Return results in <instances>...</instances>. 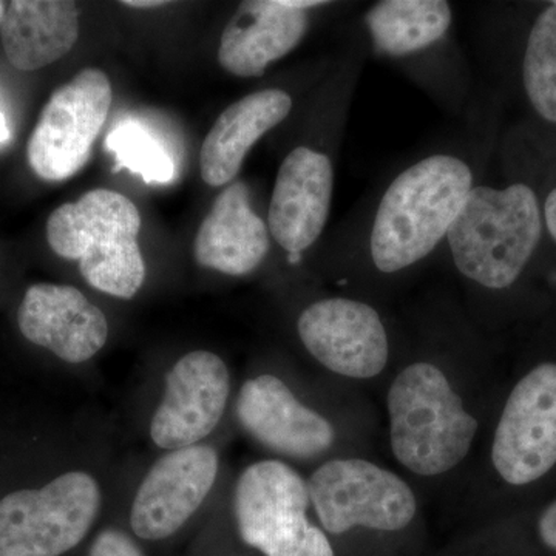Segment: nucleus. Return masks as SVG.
Segmentation results:
<instances>
[{
    "mask_svg": "<svg viewBox=\"0 0 556 556\" xmlns=\"http://www.w3.org/2000/svg\"><path fill=\"white\" fill-rule=\"evenodd\" d=\"M268 225L255 214L243 181H232L212 204L193 243L201 268L230 277L254 273L269 254Z\"/></svg>",
    "mask_w": 556,
    "mask_h": 556,
    "instance_id": "obj_17",
    "label": "nucleus"
},
{
    "mask_svg": "<svg viewBox=\"0 0 556 556\" xmlns=\"http://www.w3.org/2000/svg\"><path fill=\"white\" fill-rule=\"evenodd\" d=\"M551 3H552V5H555V7H556V0H555V2H551Z\"/></svg>",
    "mask_w": 556,
    "mask_h": 556,
    "instance_id": "obj_30",
    "label": "nucleus"
},
{
    "mask_svg": "<svg viewBox=\"0 0 556 556\" xmlns=\"http://www.w3.org/2000/svg\"><path fill=\"white\" fill-rule=\"evenodd\" d=\"M306 351L336 375L353 379L378 376L388 362L387 329L367 303L331 298L311 303L298 320Z\"/></svg>",
    "mask_w": 556,
    "mask_h": 556,
    "instance_id": "obj_12",
    "label": "nucleus"
},
{
    "mask_svg": "<svg viewBox=\"0 0 556 556\" xmlns=\"http://www.w3.org/2000/svg\"><path fill=\"white\" fill-rule=\"evenodd\" d=\"M233 415L244 431L276 455L313 459L331 448L334 427L303 404L283 379L260 375L244 380L233 401Z\"/></svg>",
    "mask_w": 556,
    "mask_h": 556,
    "instance_id": "obj_13",
    "label": "nucleus"
},
{
    "mask_svg": "<svg viewBox=\"0 0 556 556\" xmlns=\"http://www.w3.org/2000/svg\"><path fill=\"white\" fill-rule=\"evenodd\" d=\"M108 148L115 153L119 167L141 175L146 182L166 185L174 178L169 153L138 121H124L110 131Z\"/></svg>",
    "mask_w": 556,
    "mask_h": 556,
    "instance_id": "obj_22",
    "label": "nucleus"
},
{
    "mask_svg": "<svg viewBox=\"0 0 556 556\" xmlns=\"http://www.w3.org/2000/svg\"><path fill=\"white\" fill-rule=\"evenodd\" d=\"M538 529H540L541 540L544 541V544L556 551V501L541 515Z\"/></svg>",
    "mask_w": 556,
    "mask_h": 556,
    "instance_id": "obj_25",
    "label": "nucleus"
},
{
    "mask_svg": "<svg viewBox=\"0 0 556 556\" xmlns=\"http://www.w3.org/2000/svg\"><path fill=\"white\" fill-rule=\"evenodd\" d=\"M543 225L535 190L525 182L475 186L445 241L464 277L482 288L506 289L535 254Z\"/></svg>",
    "mask_w": 556,
    "mask_h": 556,
    "instance_id": "obj_2",
    "label": "nucleus"
},
{
    "mask_svg": "<svg viewBox=\"0 0 556 556\" xmlns=\"http://www.w3.org/2000/svg\"><path fill=\"white\" fill-rule=\"evenodd\" d=\"M10 64L31 72L53 64L79 38L78 10L65 0H13L0 25Z\"/></svg>",
    "mask_w": 556,
    "mask_h": 556,
    "instance_id": "obj_19",
    "label": "nucleus"
},
{
    "mask_svg": "<svg viewBox=\"0 0 556 556\" xmlns=\"http://www.w3.org/2000/svg\"><path fill=\"white\" fill-rule=\"evenodd\" d=\"M222 475L211 442L160 453L139 477L129 501V532L160 543L181 532L207 506Z\"/></svg>",
    "mask_w": 556,
    "mask_h": 556,
    "instance_id": "obj_7",
    "label": "nucleus"
},
{
    "mask_svg": "<svg viewBox=\"0 0 556 556\" xmlns=\"http://www.w3.org/2000/svg\"><path fill=\"white\" fill-rule=\"evenodd\" d=\"M141 215L134 201L109 189H94L62 204L47 222L54 254L78 260L89 287L110 298L131 300L146 281L138 244Z\"/></svg>",
    "mask_w": 556,
    "mask_h": 556,
    "instance_id": "obj_3",
    "label": "nucleus"
},
{
    "mask_svg": "<svg viewBox=\"0 0 556 556\" xmlns=\"http://www.w3.org/2000/svg\"><path fill=\"white\" fill-rule=\"evenodd\" d=\"M388 413L394 456L420 477L459 466L477 437L478 420L466 412L444 372L426 362L409 365L394 379Z\"/></svg>",
    "mask_w": 556,
    "mask_h": 556,
    "instance_id": "obj_4",
    "label": "nucleus"
},
{
    "mask_svg": "<svg viewBox=\"0 0 556 556\" xmlns=\"http://www.w3.org/2000/svg\"><path fill=\"white\" fill-rule=\"evenodd\" d=\"M311 506L321 526L340 535L353 527L396 532L416 515V497L396 475L362 459L325 463L308 481Z\"/></svg>",
    "mask_w": 556,
    "mask_h": 556,
    "instance_id": "obj_8",
    "label": "nucleus"
},
{
    "mask_svg": "<svg viewBox=\"0 0 556 556\" xmlns=\"http://www.w3.org/2000/svg\"><path fill=\"white\" fill-rule=\"evenodd\" d=\"M470 164L452 153H433L388 185L369 228L376 269L396 274L433 254L475 188Z\"/></svg>",
    "mask_w": 556,
    "mask_h": 556,
    "instance_id": "obj_1",
    "label": "nucleus"
},
{
    "mask_svg": "<svg viewBox=\"0 0 556 556\" xmlns=\"http://www.w3.org/2000/svg\"><path fill=\"white\" fill-rule=\"evenodd\" d=\"M17 324L28 342L68 365L89 364L110 336L104 311L70 285H33L22 299Z\"/></svg>",
    "mask_w": 556,
    "mask_h": 556,
    "instance_id": "obj_15",
    "label": "nucleus"
},
{
    "mask_svg": "<svg viewBox=\"0 0 556 556\" xmlns=\"http://www.w3.org/2000/svg\"><path fill=\"white\" fill-rule=\"evenodd\" d=\"M543 219L548 233L556 243V188L548 192L547 199L544 201Z\"/></svg>",
    "mask_w": 556,
    "mask_h": 556,
    "instance_id": "obj_26",
    "label": "nucleus"
},
{
    "mask_svg": "<svg viewBox=\"0 0 556 556\" xmlns=\"http://www.w3.org/2000/svg\"><path fill=\"white\" fill-rule=\"evenodd\" d=\"M108 501L102 477L83 464L40 486L0 497V556H62L90 535Z\"/></svg>",
    "mask_w": 556,
    "mask_h": 556,
    "instance_id": "obj_5",
    "label": "nucleus"
},
{
    "mask_svg": "<svg viewBox=\"0 0 556 556\" xmlns=\"http://www.w3.org/2000/svg\"><path fill=\"white\" fill-rule=\"evenodd\" d=\"M522 86L533 110L556 124V7L541 11L527 38Z\"/></svg>",
    "mask_w": 556,
    "mask_h": 556,
    "instance_id": "obj_21",
    "label": "nucleus"
},
{
    "mask_svg": "<svg viewBox=\"0 0 556 556\" xmlns=\"http://www.w3.org/2000/svg\"><path fill=\"white\" fill-rule=\"evenodd\" d=\"M7 5L0 2V25H2L3 16H5Z\"/></svg>",
    "mask_w": 556,
    "mask_h": 556,
    "instance_id": "obj_29",
    "label": "nucleus"
},
{
    "mask_svg": "<svg viewBox=\"0 0 556 556\" xmlns=\"http://www.w3.org/2000/svg\"><path fill=\"white\" fill-rule=\"evenodd\" d=\"M334 195V166L327 153L299 146L278 169L268 228L291 262L308 251L327 226Z\"/></svg>",
    "mask_w": 556,
    "mask_h": 556,
    "instance_id": "obj_14",
    "label": "nucleus"
},
{
    "mask_svg": "<svg viewBox=\"0 0 556 556\" xmlns=\"http://www.w3.org/2000/svg\"><path fill=\"white\" fill-rule=\"evenodd\" d=\"M298 556H334V551L327 535L318 527L313 526Z\"/></svg>",
    "mask_w": 556,
    "mask_h": 556,
    "instance_id": "obj_24",
    "label": "nucleus"
},
{
    "mask_svg": "<svg viewBox=\"0 0 556 556\" xmlns=\"http://www.w3.org/2000/svg\"><path fill=\"white\" fill-rule=\"evenodd\" d=\"M112 98V84L100 68L80 70L51 94L27 149L28 163L39 178L64 181L86 166Z\"/></svg>",
    "mask_w": 556,
    "mask_h": 556,
    "instance_id": "obj_9",
    "label": "nucleus"
},
{
    "mask_svg": "<svg viewBox=\"0 0 556 556\" xmlns=\"http://www.w3.org/2000/svg\"><path fill=\"white\" fill-rule=\"evenodd\" d=\"M325 5L318 0L241 2L219 39V65L239 78H260L273 62L298 49L308 31V11Z\"/></svg>",
    "mask_w": 556,
    "mask_h": 556,
    "instance_id": "obj_16",
    "label": "nucleus"
},
{
    "mask_svg": "<svg viewBox=\"0 0 556 556\" xmlns=\"http://www.w3.org/2000/svg\"><path fill=\"white\" fill-rule=\"evenodd\" d=\"M372 46L388 58H407L433 49L453 24L445 0H382L365 14Z\"/></svg>",
    "mask_w": 556,
    "mask_h": 556,
    "instance_id": "obj_20",
    "label": "nucleus"
},
{
    "mask_svg": "<svg viewBox=\"0 0 556 556\" xmlns=\"http://www.w3.org/2000/svg\"><path fill=\"white\" fill-rule=\"evenodd\" d=\"M292 105V98L280 89L254 91L230 104L215 121L201 148L204 182L212 188L230 185L252 146L283 123Z\"/></svg>",
    "mask_w": 556,
    "mask_h": 556,
    "instance_id": "obj_18",
    "label": "nucleus"
},
{
    "mask_svg": "<svg viewBox=\"0 0 556 556\" xmlns=\"http://www.w3.org/2000/svg\"><path fill=\"white\" fill-rule=\"evenodd\" d=\"M308 482L283 460L263 459L244 468L232 492L237 530L265 556H298L311 525Z\"/></svg>",
    "mask_w": 556,
    "mask_h": 556,
    "instance_id": "obj_10",
    "label": "nucleus"
},
{
    "mask_svg": "<svg viewBox=\"0 0 556 556\" xmlns=\"http://www.w3.org/2000/svg\"><path fill=\"white\" fill-rule=\"evenodd\" d=\"M232 399L228 364L214 351L179 356L161 378L160 393L146 420V437L159 453L208 442Z\"/></svg>",
    "mask_w": 556,
    "mask_h": 556,
    "instance_id": "obj_6",
    "label": "nucleus"
},
{
    "mask_svg": "<svg viewBox=\"0 0 556 556\" xmlns=\"http://www.w3.org/2000/svg\"><path fill=\"white\" fill-rule=\"evenodd\" d=\"M492 460L511 485L538 481L556 464V364H541L507 399L493 439Z\"/></svg>",
    "mask_w": 556,
    "mask_h": 556,
    "instance_id": "obj_11",
    "label": "nucleus"
},
{
    "mask_svg": "<svg viewBox=\"0 0 556 556\" xmlns=\"http://www.w3.org/2000/svg\"><path fill=\"white\" fill-rule=\"evenodd\" d=\"M89 556H146L129 530L109 526L100 530L89 547Z\"/></svg>",
    "mask_w": 556,
    "mask_h": 556,
    "instance_id": "obj_23",
    "label": "nucleus"
},
{
    "mask_svg": "<svg viewBox=\"0 0 556 556\" xmlns=\"http://www.w3.org/2000/svg\"><path fill=\"white\" fill-rule=\"evenodd\" d=\"M169 2H163V0H124V7H130V9H160V7L167 5Z\"/></svg>",
    "mask_w": 556,
    "mask_h": 556,
    "instance_id": "obj_27",
    "label": "nucleus"
},
{
    "mask_svg": "<svg viewBox=\"0 0 556 556\" xmlns=\"http://www.w3.org/2000/svg\"><path fill=\"white\" fill-rule=\"evenodd\" d=\"M10 139V129L9 124H7L5 116H3L2 110H0V144L9 141Z\"/></svg>",
    "mask_w": 556,
    "mask_h": 556,
    "instance_id": "obj_28",
    "label": "nucleus"
}]
</instances>
